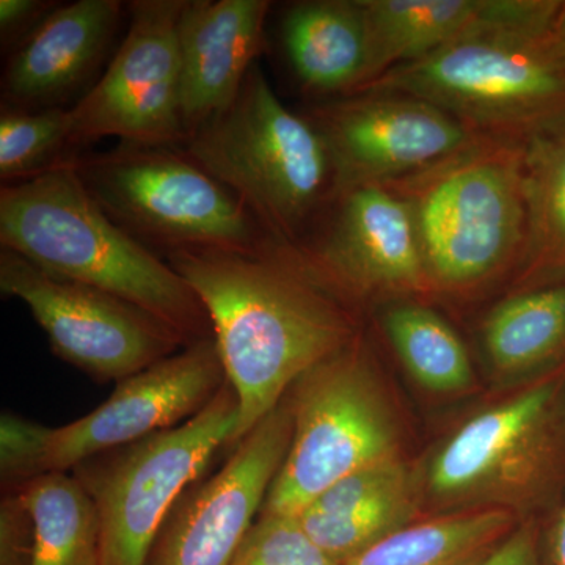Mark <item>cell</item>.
<instances>
[{"label": "cell", "mask_w": 565, "mask_h": 565, "mask_svg": "<svg viewBox=\"0 0 565 565\" xmlns=\"http://www.w3.org/2000/svg\"><path fill=\"white\" fill-rule=\"evenodd\" d=\"M166 262L210 315L226 379L241 405L236 445L302 375L355 340L340 291L299 250L182 248Z\"/></svg>", "instance_id": "6da1fadb"}, {"label": "cell", "mask_w": 565, "mask_h": 565, "mask_svg": "<svg viewBox=\"0 0 565 565\" xmlns=\"http://www.w3.org/2000/svg\"><path fill=\"white\" fill-rule=\"evenodd\" d=\"M71 159L32 180L2 184V247L55 277L136 305L188 344L214 337L210 315L189 282L107 217L81 184Z\"/></svg>", "instance_id": "7a4b0ae2"}, {"label": "cell", "mask_w": 565, "mask_h": 565, "mask_svg": "<svg viewBox=\"0 0 565 565\" xmlns=\"http://www.w3.org/2000/svg\"><path fill=\"white\" fill-rule=\"evenodd\" d=\"M281 245L299 247L338 196L322 134L280 102L258 63L225 109L182 145Z\"/></svg>", "instance_id": "3957f363"}, {"label": "cell", "mask_w": 565, "mask_h": 565, "mask_svg": "<svg viewBox=\"0 0 565 565\" xmlns=\"http://www.w3.org/2000/svg\"><path fill=\"white\" fill-rule=\"evenodd\" d=\"M366 90L416 96L487 139L525 143L565 125V65L552 29H481L390 70Z\"/></svg>", "instance_id": "277c9868"}, {"label": "cell", "mask_w": 565, "mask_h": 565, "mask_svg": "<svg viewBox=\"0 0 565 565\" xmlns=\"http://www.w3.org/2000/svg\"><path fill=\"white\" fill-rule=\"evenodd\" d=\"M386 188L411 206L430 285L470 288L522 258L527 228L523 143L486 137Z\"/></svg>", "instance_id": "5b68a950"}, {"label": "cell", "mask_w": 565, "mask_h": 565, "mask_svg": "<svg viewBox=\"0 0 565 565\" xmlns=\"http://www.w3.org/2000/svg\"><path fill=\"white\" fill-rule=\"evenodd\" d=\"M71 166L107 217L162 259L182 248L255 252L274 241L182 147L118 143L79 152Z\"/></svg>", "instance_id": "8992f818"}, {"label": "cell", "mask_w": 565, "mask_h": 565, "mask_svg": "<svg viewBox=\"0 0 565 565\" xmlns=\"http://www.w3.org/2000/svg\"><path fill=\"white\" fill-rule=\"evenodd\" d=\"M226 379L215 338L185 345L147 370L117 382L106 403L65 426L47 427L3 414L0 473L3 484L66 473L110 449L170 429L200 414Z\"/></svg>", "instance_id": "52a82bcc"}, {"label": "cell", "mask_w": 565, "mask_h": 565, "mask_svg": "<svg viewBox=\"0 0 565 565\" xmlns=\"http://www.w3.org/2000/svg\"><path fill=\"white\" fill-rule=\"evenodd\" d=\"M241 405L228 381L200 414L84 460L70 471L98 514L103 565H145L156 534L223 446H236Z\"/></svg>", "instance_id": "ba28073f"}, {"label": "cell", "mask_w": 565, "mask_h": 565, "mask_svg": "<svg viewBox=\"0 0 565 565\" xmlns=\"http://www.w3.org/2000/svg\"><path fill=\"white\" fill-rule=\"evenodd\" d=\"M289 392L292 441L259 514L299 515L345 476L399 457L396 422L356 338Z\"/></svg>", "instance_id": "9c48e42d"}, {"label": "cell", "mask_w": 565, "mask_h": 565, "mask_svg": "<svg viewBox=\"0 0 565 565\" xmlns=\"http://www.w3.org/2000/svg\"><path fill=\"white\" fill-rule=\"evenodd\" d=\"M563 382L552 379L475 416L434 457L427 487L438 503L512 512L552 489L564 456Z\"/></svg>", "instance_id": "30bf717a"}, {"label": "cell", "mask_w": 565, "mask_h": 565, "mask_svg": "<svg viewBox=\"0 0 565 565\" xmlns=\"http://www.w3.org/2000/svg\"><path fill=\"white\" fill-rule=\"evenodd\" d=\"M0 291L29 308L55 355L98 382L125 381L189 345L136 305L55 277L3 247Z\"/></svg>", "instance_id": "8fae6325"}, {"label": "cell", "mask_w": 565, "mask_h": 565, "mask_svg": "<svg viewBox=\"0 0 565 565\" xmlns=\"http://www.w3.org/2000/svg\"><path fill=\"white\" fill-rule=\"evenodd\" d=\"M185 0H134L120 47L90 90L70 107L77 151L102 139L182 147L178 20Z\"/></svg>", "instance_id": "7c38bea8"}, {"label": "cell", "mask_w": 565, "mask_h": 565, "mask_svg": "<svg viewBox=\"0 0 565 565\" xmlns=\"http://www.w3.org/2000/svg\"><path fill=\"white\" fill-rule=\"evenodd\" d=\"M307 118L332 154L338 195L414 177L486 139L440 107L399 92L340 96Z\"/></svg>", "instance_id": "4fadbf2b"}, {"label": "cell", "mask_w": 565, "mask_h": 565, "mask_svg": "<svg viewBox=\"0 0 565 565\" xmlns=\"http://www.w3.org/2000/svg\"><path fill=\"white\" fill-rule=\"evenodd\" d=\"M292 433L291 405L282 399L234 446L217 473L178 498L145 565H232L288 456Z\"/></svg>", "instance_id": "5bb4252c"}, {"label": "cell", "mask_w": 565, "mask_h": 565, "mask_svg": "<svg viewBox=\"0 0 565 565\" xmlns=\"http://www.w3.org/2000/svg\"><path fill=\"white\" fill-rule=\"evenodd\" d=\"M294 248L341 294L430 285L411 206L386 185L340 193Z\"/></svg>", "instance_id": "9a60e30c"}, {"label": "cell", "mask_w": 565, "mask_h": 565, "mask_svg": "<svg viewBox=\"0 0 565 565\" xmlns=\"http://www.w3.org/2000/svg\"><path fill=\"white\" fill-rule=\"evenodd\" d=\"M125 3L77 0L57 6L10 52L2 74V106L22 110L68 109L106 65ZM109 63V62H107Z\"/></svg>", "instance_id": "2e32d148"}, {"label": "cell", "mask_w": 565, "mask_h": 565, "mask_svg": "<svg viewBox=\"0 0 565 565\" xmlns=\"http://www.w3.org/2000/svg\"><path fill=\"white\" fill-rule=\"evenodd\" d=\"M270 6L269 0H185L177 39L188 139L236 98L263 50Z\"/></svg>", "instance_id": "e0dca14e"}, {"label": "cell", "mask_w": 565, "mask_h": 565, "mask_svg": "<svg viewBox=\"0 0 565 565\" xmlns=\"http://www.w3.org/2000/svg\"><path fill=\"white\" fill-rule=\"evenodd\" d=\"M366 21L363 90L390 70L419 61L486 28L548 29L559 0H360ZM356 90V92H360Z\"/></svg>", "instance_id": "ac0fdd59"}, {"label": "cell", "mask_w": 565, "mask_h": 565, "mask_svg": "<svg viewBox=\"0 0 565 565\" xmlns=\"http://www.w3.org/2000/svg\"><path fill=\"white\" fill-rule=\"evenodd\" d=\"M0 552L2 565H103L98 514L70 471L7 486Z\"/></svg>", "instance_id": "d6986e66"}, {"label": "cell", "mask_w": 565, "mask_h": 565, "mask_svg": "<svg viewBox=\"0 0 565 565\" xmlns=\"http://www.w3.org/2000/svg\"><path fill=\"white\" fill-rule=\"evenodd\" d=\"M280 39L305 90L340 98L363 87L367 32L360 0L292 3L282 14Z\"/></svg>", "instance_id": "ffe728a7"}, {"label": "cell", "mask_w": 565, "mask_h": 565, "mask_svg": "<svg viewBox=\"0 0 565 565\" xmlns=\"http://www.w3.org/2000/svg\"><path fill=\"white\" fill-rule=\"evenodd\" d=\"M504 509H471L412 523L344 565H479L515 531Z\"/></svg>", "instance_id": "44dd1931"}, {"label": "cell", "mask_w": 565, "mask_h": 565, "mask_svg": "<svg viewBox=\"0 0 565 565\" xmlns=\"http://www.w3.org/2000/svg\"><path fill=\"white\" fill-rule=\"evenodd\" d=\"M527 228L523 278L565 280V125L523 143Z\"/></svg>", "instance_id": "7402d4cb"}, {"label": "cell", "mask_w": 565, "mask_h": 565, "mask_svg": "<svg viewBox=\"0 0 565 565\" xmlns=\"http://www.w3.org/2000/svg\"><path fill=\"white\" fill-rule=\"evenodd\" d=\"M486 351L498 373L516 375L565 352V281L505 300L487 319Z\"/></svg>", "instance_id": "603a6c76"}, {"label": "cell", "mask_w": 565, "mask_h": 565, "mask_svg": "<svg viewBox=\"0 0 565 565\" xmlns=\"http://www.w3.org/2000/svg\"><path fill=\"white\" fill-rule=\"evenodd\" d=\"M385 330L408 373L433 392L455 393L473 379L470 356L444 319L418 305H399L385 316Z\"/></svg>", "instance_id": "cb8c5ba5"}, {"label": "cell", "mask_w": 565, "mask_h": 565, "mask_svg": "<svg viewBox=\"0 0 565 565\" xmlns=\"http://www.w3.org/2000/svg\"><path fill=\"white\" fill-rule=\"evenodd\" d=\"M79 151L71 141L68 109L0 111V180H32L68 161Z\"/></svg>", "instance_id": "d4e9b609"}, {"label": "cell", "mask_w": 565, "mask_h": 565, "mask_svg": "<svg viewBox=\"0 0 565 565\" xmlns=\"http://www.w3.org/2000/svg\"><path fill=\"white\" fill-rule=\"evenodd\" d=\"M415 512L416 501H405L345 515L321 514L305 509L296 519L327 556L344 565L390 535L412 525Z\"/></svg>", "instance_id": "484cf974"}, {"label": "cell", "mask_w": 565, "mask_h": 565, "mask_svg": "<svg viewBox=\"0 0 565 565\" xmlns=\"http://www.w3.org/2000/svg\"><path fill=\"white\" fill-rule=\"evenodd\" d=\"M405 501H416L414 478L401 457H393L340 479L307 509L321 514L345 515Z\"/></svg>", "instance_id": "4316f807"}, {"label": "cell", "mask_w": 565, "mask_h": 565, "mask_svg": "<svg viewBox=\"0 0 565 565\" xmlns=\"http://www.w3.org/2000/svg\"><path fill=\"white\" fill-rule=\"evenodd\" d=\"M232 565H340L308 537L292 515L259 514Z\"/></svg>", "instance_id": "83f0119b"}, {"label": "cell", "mask_w": 565, "mask_h": 565, "mask_svg": "<svg viewBox=\"0 0 565 565\" xmlns=\"http://www.w3.org/2000/svg\"><path fill=\"white\" fill-rule=\"evenodd\" d=\"M57 6L47 0H0L2 46L13 51Z\"/></svg>", "instance_id": "f1b7e54d"}, {"label": "cell", "mask_w": 565, "mask_h": 565, "mask_svg": "<svg viewBox=\"0 0 565 565\" xmlns=\"http://www.w3.org/2000/svg\"><path fill=\"white\" fill-rule=\"evenodd\" d=\"M479 565H548L542 555L541 539L534 526L516 527L514 533L498 546Z\"/></svg>", "instance_id": "f546056e"}, {"label": "cell", "mask_w": 565, "mask_h": 565, "mask_svg": "<svg viewBox=\"0 0 565 565\" xmlns=\"http://www.w3.org/2000/svg\"><path fill=\"white\" fill-rule=\"evenodd\" d=\"M550 553L553 565H565V504L550 534Z\"/></svg>", "instance_id": "4dcf8cb0"}, {"label": "cell", "mask_w": 565, "mask_h": 565, "mask_svg": "<svg viewBox=\"0 0 565 565\" xmlns=\"http://www.w3.org/2000/svg\"><path fill=\"white\" fill-rule=\"evenodd\" d=\"M552 43L557 57H559L565 65V2L561 6L559 11H557L556 20L553 22Z\"/></svg>", "instance_id": "1f68e13d"}]
</instances>
